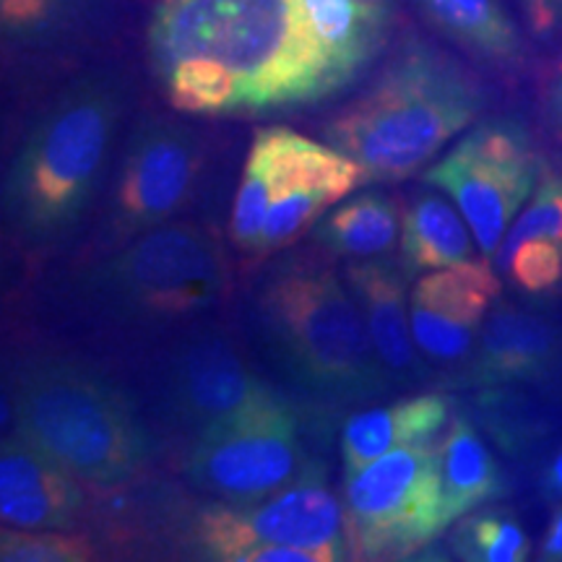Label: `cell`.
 <instances>
[{"label":"cell","instance_id":"d4e9b609","mask_svg":"<svg viewBox=\"0 0 562 562\" xmlns=\"http://www.w3.org/2000/svg\"><path fill=\"white\" fill-rule=\"evenodd\" d=\"M456 558L472 562H524L531 544L521 524L503 508H476L453 531Z\"/></svg>","mask_w":562,"mask_h":562},{"label":"cell","instance_id":"8fae6325","mask_svg":"<svg viewBox=\"0 0 562 562\" xmlns=\"http://www.w3.org/2000/svg\"><path fill=\"white\" fill-rule=\"evenodd\" d=\"M425 180L451 195L482 256L495 258L513 220L537 191L539 159L521 125L490 121L435 161Z\"/></svg>","mask_w":562,"mask_h":562},{"label":"cell","instance_id":"8992f818","mask_svg":"<svg viewBox=\"0 0 562 562\" xmlns=\"http://www.w3.org/2000/svg\"><path fill=\"white\" fill-rule=\"evenodd\" d=\"M480 110L482 91L472 76L446 53L412 42L328 121L326 138L360 161L370 180H404L430 165Z\"/></svg>","mask_w":562,"mask_h":562},{"label":"cell","instance_id":"ba28073f","mask_svg":"<svg viewBox=\"0 0 562 562\" xmlns=\"http://www.w3.org/2000/svg\"><path fill=\"white\" fill-rule=\"evenodd\" d=\"M136 381L154 427L188 440L271 389L240 336L216 318L140 349Z\"/></svg>","mask_w":562,"mask_h":562},{"label":"cell","instance_id":"5bb4252c","mask_svg":"<svg viewBox=\"0 0 562 562\" xmlns=\"http://www.w3.org/2000/svg\"><path fill=\"white\" fill-rule=\"evenodd\" d=\"M501 294L492 258L435 269L414 284L409 297L412 334L419 355L451 364L472 355L490 307Z\"/></svg>","mask_w":562,"mask_h":562},{"label":"cell","instance_id":"484cf974","mask_svg":"<svg viewBox=\"0 0 562 562\" xmlns=\"http://www.w3.org/2000/svg\"><path fill=\"white\" fill-rule=\"evenodd\" d=\"M91 558H94V547L79 533L13 529V526H3V533H0V560L3 562H83Z\"/></svg>","mask_w":562,"mask_h":562},{"label":"cell","instance_id":"3957f363","mask_svg":"<svg viewBox=\"0 0 562 562\" xmlns=\"http://www.w3.org/2000/svg\"><path fill=\"white\" fill-rule=\"evenodd\" d=\"M131 100L123 74L94 68L32 117L3 175V232L13 248L47 256L89 227L128 131Z\"/></svg>","mask_w":562,"mask_h":562},{"label":"cell","instance_id":"6da1fadb","mask_svg":"<svg viewBox=\"0 0 562 562\" xmlns=\"http://www.w3.org/2000/svg\"><path fill=\"white\" fill-rule=\"evenodd\" d=\"M146 42L167 102L191 115L305 108L355 83L305 0H157Z\"/></svg>","mask_w":562,"mask_h":562},{"label":"cell","instance_id":"52a82bcc","mask_svg":"<svg viewBox=\"0 0 562 562\" xmlns=\"http://www.w3.org/2000/svg\"><path fill=\"white\" fill-rule=\"evenodd\" d=\"M214 167V144L199 125L167 115L140 117L125 131L79 258L186 220L209 199Z\"/></svg>","mask_w":562,"mask_h":562},{"label":"cell","instance_id":"4dcf8cb0","mask_svg":"<svg viewBox=\"0 0 562 562\" xmlns=\"http://www.w3.org/2000/svg\"><path fill=\"white\" fill-rule=\"evenodd\" d=\"M550 108H552V117L562 128V66H560L558 79H554L552 89H550Z\"/></svg>","mask_w":562,"mask_h":562},{"label":"cell","instance_id":"2e32d148","mask_svg":"<svg viewBox=\"0 0 562 562\" xmlns=\"http://www.w3.org/2000/svg\"><path fill=\"white\" fill-rule=\"evenodd\" d=\"M76 476L13 430L0 451V516L13 529H68L83 495Z\"/></svg>","mask_w":562,"mask_h":562},{"label":"cell","instance_id":"7a4b0ae2","mask_svg":"<svg viewBox=\"0 0 562 562\" xmlns=\"http://www.w3.org/2000/svg\"><path fill=\"white\" fill-rule=\"evenodd\" d=\"M232 292V266L214 227L180 220L76 258L45 284L42 311L66 331L149 347L216 318Z\"/></svg>","mask_w":562,"mask_h":562},{"label":"cell","instance_id":"30bf717a","mask_svg":"<svg viewBox=\"0 0 562 562\" xmlns=\"http://www.w3.org/2000/svg\"><path fill=\"white\" fill-rule=\"evenodd\" d=\"M344 518L351 552L360 558H406L446 529L440 448L432 440L381 456L347 474Z\"/></svg>","mask_w":562,"mask_h":562},{"label":"cell","instance_id":"7c38bea8","mask_svg":"<svg viewBox=\"0 0 562 562\" xmlns=\"http://www.w3.org/2000/svg\"><path fill=\"white\" fill-rule=\"evenodd\" d=\"M206 558L252 562L263 547L284 544L321 552L326 562L349 558L347 518L339 497L323 482V469L248 503H222L199 524Z\"/></svg>","mask_w":562,"mask_h":562},{"label":"cell","instance_id":"cb8c5ba5","mask_svg":"<svg viewBox=\"0 0 562 562\" xmlns=\"http://www.w3.org/2000/svg\"><path fill=\"white\" fill-rule=\"evenodd\" d=\"M284 128H263L252 136L248 159L243 167V182L232 203L229 235L232 243L245 252H256L269 206L277 193L279 159Z\"/></svg>","mask_w":562,"mask_h":562},{"label":"cell","instance_id":"9c48e42d","mask_svg":"<svg viewBox=\"0 0 562 562\" xmlns=\"http://www.w3.org/2000/svg\"><path fill=\"white\" fill-rule=\"evenodd\" d=\"M318 469L302 446L297 409L277 389L263 391L188 440L182 474L224 503L271 495Z\"/></svg>","mask_w":562,"mask_h":562},{"label":"cell","instance_id":"d6986e66","mask_svg":"<svg viewBox=\"0 0 562 562\" xmlns=\"http://www.w3.org/2000/svg\"><path fill=\"white\" fill-rule=\"evenodd\" d=\"M451 404L438 393L351 414L341 432L344 472L355 474L381 456L404 446L432 440L448 422Z\"/></svg>","mask_w":562,"mask_h":562},{"label":"cell","instance_id":"277c9868","mask_svg":"<svg viewBox=\"0 0 562 562\" xmlns=\"http://www.w3.org/2000/svg\"><path fill=\"white\" fill-rule=\"evenodd\" d=\"M245 331L290 398L315 409L372 402L396 385L349 284L311 256L281 258L256 279Z\"/></svg>","mask_w":562,"mask_h":562},{"label":"cell","instance_id":"ac0fdd59","mask_svg":"<svg viewBox=\"0 0 562 562\" xmlns=\"http://www.w3.org/2000/svg\"><path fill=\"white\" fill-rule=\"evenodd\" d=\"M110 0H0L5 50L50 55L94 40L110 16Z\"/></svg>","mask_w":562,"mask_h":562},{"label":"cell","instance_id":"9a60e30c","mask_svg":"<svg viewBox=\"0 0 562 562\" xmlns=\"http://www.w3.org/2000/svg\"><path fill=\"white\" fill-rule=\"evenodd\" d=\"M562 357V328L531 307L495 302L469 360V381L482 389L542 381Z\"/></svg>","mask_w":562,"mask_h":562},{"label":"cell","instance_id":"44dd1931","mask_svg":"<svg viewBox=\"0 0 562 562\" xmlns=\"http://www.w3.org/2000/svg\"><path fill=\"white\" fill-rule=\"evenodd\" d=\"M417 5L435 30L463 50L492 63L521 58V34L503 0H417Z\"/></svg>","mask_w":562,"mask_h":562},{"label":"cell","instance_id":"5b68a950","mask_svg":"<svg viewBox=\"0 0 562 562\" xmlns=\"http://www.w3.org/2000/svg\"><path fill=\"white\" fill-rule=\"evenodd\" d=\"M13 430L79 482L121 487L154 467L161 432L138 393L74 357L19 364L11 385Z\"/></svg>","mask_w":562,"mask_h":562},{"label":"cell","instance_id":"f546056e","mask_svg":"<svg viewBox=\"0 0 562 562\" xmlns=\"http://www.w3.org/2000/svg\"><path fill=\"white\" fill-rule=\"evenodd\" d=\"M542 492L550 501H562V448L558 456L547 463L544 474H542Z\"/></svg>","mask_w":562,"mask_h":562},{"label":"cell","instance_id":"4316f807","mask_svg":"<svg viewBox=\"0 0 562 562\" xmlns=\"http://www.w3.org/2000/svg\"><path fill=\"white\" fill-rule=\"evenodd\" d=\"M521 240L562 243V175H547L539 182L537 191L513 220L508 235L497 250L510 248Z\"/></svg>","mask_w":562,"mask_h":562},{"label":"cell","instance_id":"7402d4cb","mask_svg":"<svg viewBox=\"0 0 562 562\" xmlns=\"http://www.w3.org/2000/svg\"><path fill=\"white\" fill-rule=\"evenodd\" d=\"M440 480L442 513H446L448 526L492 501L495 495H501V472H497L480 432L467 417H456L451 432L442 440Z\"/></svg>","mask_w":562,"mask_h":562},{"label":"cell","instance_id":"ffe728a7","mask_svg":"<svg viewBox=\"0 0 562 562\" xmlns=\"http://www.w3.org/2000/svg\"><path fill=\"white\" fill-rule=\"evenodd\" d=\"M476 248L480 245L459 206L442 195L425 193L404 211L402 250L412 271L451 269L476 261Z\"/></svg>","mask_w":562,"mask_h":562},{"label":"cell","instance_id":"4fadbf2b","mask_svg":"<svg viewBox=\"0 0 562 562\" xmlns=\"http://www.w3.org/2000/svg\"><path fill=\"white\" fill-rule=\"evenodd\" d=\"M368 170L347 154L284 128L277 193L266 214L256 256H269L297 243L323 211L360 188Z\"/></svg>","mask_w":562,"mask_h":562},{"label":"cell","instance_id":"83f0119b","mask_svg":"<svg viewBox=\"0 0 562 562\" xmlns=\"http://www.w3.org/2000/svg\"><path fill=\"white\" fill-rule=\"evenodd\" d=\"M524 19L537 37H552L562 30V0H518Z\"/></svg>","mask_w":562,"mask_h":562},{"label":"cell","instance_id":"e0dca14e","mask_svg":"<svg viewBox=\"0 0 562 562\" xmlns=\"http://www.w3.org/2000/svg\"><path fill=\"white\" fill-rule=\"evenodd\" d=\"M347 284L368 323L378 355L396 383L409 385L419 375L417 344L412 334L406 279L398 266L389 261H355L347 266Z\"/></svg>","mask_w":562,"mask_h":562},{"label":"cell","instance_id":"603a6c76","mask_svg":"<svg viewBox=\"0 0 562 562\" xmlns=\"http://www.w3.org/2000/svg\"><path fill=\"white\" fill-rule=\"evenodd\" d=\"M396 232V203L385 193H360L321 216L315 224V240L336 256L364 261L391 250Z\"/></svg>","mask_w":562,"mask_h":562},{"label":"cell","instance_id":"f1b7e54d","mask_svg":"<svg viewBox=\"0 0 562 562\" xmlns=\"http://www.w3.org/2000/svg\"><path fill=\"white\" fill-rule=\"evenodd\" d=\"M542 560L562 562V508H560L558 513H554L550 529H547V533H544Z\"/></svg>","mask_w":562,"mask_h":562}]
</instances>
